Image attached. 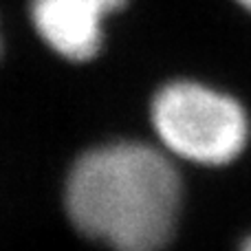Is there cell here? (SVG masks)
Returning a JSON list of instances; mask_svg holds the SVG:
<instances>
[{
  "instance_id": "cell-3",
  "label": "cell",
  "mask_w": 251,
  "mask_h": 251,
  "mask_svg": "<svg viewBox=\"0 0 251 251\" xmlns=\"http://www.w3.org/2000/svg\"><path fill=\"white\" fill-rule=\"evenodd\" d=\"M126 0H31V20L40 38L71 62H86L104 42V18Z\"/></svg>"
},
{
  "instance_id": "cell-1",
  "label": "cell",
  "mask_w": 251,
  "mask_h": 251,
  "mask_svg": "<svg viewBox=\"0 0 251 251\" xmlns=\"http://www.w3.org/2000/svg\"><path fill=\"white\" fill-rule=\"evenodd\" d=\"M183 209V181L163 148L115 141L84 152L66 178V212L113 251H161Z\"/></svg>"
},
{
  "instance_id": "cell-4",
  "label": "cell",
  "mask_w": 251,
  "mask_h": 251,
  "mask_svg": "<svg viewBox=\"0 0 251 251\" xmlns=\"http://www.w3.org/2000/svg\"><path fill=\"white\" fill-rule=\"evenodd\" d=\"M238 251H251V236H249L247 240H245L243 245H240V249H238Z\"/></svg>"
},
{
  "instance_id": "cell-5",
  "label": "cell",
  "mask_w": 251,
  "mask_h": 251,
  "mask_svg": "<svg viewBox=\"0 0 251 251\" xmlns=\"http://www.w3.org/2000/svg\"><path fill=\"white\" fill-rule=\"evenodd\" d=\"M236 2H238L243 9H247V11H251V0H236Z\"/></svg>"
},
{
  "instance_id": "cell-2",
  "label": "cell",
  "mask_w": 251,
  "mask_h": 251,
  "mask_svg": "<svg viewBox=\"0 0 251 251\" xmlns=\"http://www.w3.org/2000/svg\"><path fill=\"white\" fill-rule=\"evenodd\" d=\"M150 119L170 156L196 165H227L245 152L251 122L234 95L194 79H176L154 95Z\"/></svg>"
}]
</instances>
